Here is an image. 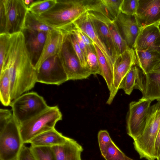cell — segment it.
<instances>
[{
  "label": "cell",
  "instance_id": "29",
  "mask_svg": "<svg viewBox=\"0 0 160 160\" xmlns=\"http://www.w3.org/2000/svg\"><path fill=\"white\" fill-rule=\"evenodd\" d=\"M57 0H36L28 7V10L36 15H40L49 10L57 2Z\"/></svg>",
  "mask_w": 160,
  "mask_h": 160
},
{
  "label": "cell",
  "instance_id": "24",
  "mask_svg": "<svg viewBox=\"0 0 160 160\" xmlns=\"http://www.w3.org/2000/svg\"><path fill=\"white\" fill-rule=\"evenodd\" d=\"M101 17L107 25L119 55L129 48L122 37L115 20H111L102 14Z\"/></svg>",
  "mask_w": 160,
  "mask_h": 160
},
{
  "label": "cell",
  "instance_id": "14",
  "mask_svg": "<svg viewBox=\"0 0 160 160\" xmlns=\"http://www.w3.org/2000/svg\"><path fill=\"white\" fill-rule=\"evenodd\" d=\"M160 24H154L141 29L135 43V51L149 50L160 52Z\"/></svg>",
  "mask_w": 160,
  "mask_h": 160
},
{
  "label": "cell",
  "instance_id": "27",
  "mask_svg": "<svg viewBox=\"0 0 160 160\" xmlns=\"http://www.w3.org/2000/svg\"><path fill=\"white\" fill-rule=\"evenodd\" d=\"M87 68L91 74L100 75V70L97 54L92 45L87 46Z\"/></svg>",
  "mask_w": 160,
  "mask_h": 160
},
{
  "label": "cell",
  "instance_id": "22",
  "mask_svg": "<svg viewBox=\"0 0 160 160\" xmlns=\"http://www.w3.org/2000/svg\"><path fill=\"white\" fill-rule=\"evenodd\" d=\"M137 64L145 74L152 71L160 62V52L147 50L135 51Z\"/></svg>",
  "mask_w": 160,
  "mask_h": 160
},
{
  "label": "cell",
  "instance_id": "2",
  "mask_svg": "<svg viewBox=\"0 0 160 160\" xmlns=\"http://www.w3.org/2000/svg\"><path fill=\"white\" fill-rule=\"evenodd\" d=\"M47 11L36 15L41 22L54 29L65 30L84 13L92 11L93 0H57Z\"/></svg>",
  "mask_w": 160,
  "mask_h": 160
},
{
  "label": "cell",
  "instance_id": "39",
  "mask_svg": "<svg viewBox=\"0 0 160 160\" xmlns=\"http://www.w3.org/2000/svg\"><path fill=\"white\" fill-rule=\"evenodd\" d=\"M18 160H36L30 150L29 147L23 145Z\"/></svg>",
  "mask_w": 160,
  "mask_h": 160
},
{
  "label": "cell",
  "instance_id": "28",
  "mask_svg": "<svg viewBox=\"0 0 160 160\" xmlns=\"http://www.w3.org/2000/svg\"><path fill=\"white\" fill-rule=\"evenodd\" d=\"M139 68L137 64L133 66L124 79L122 89L128 95H130L134 89Z\"/></svg>",
  "mask_w": 160,
  "mask_h": 160
},
{
  "label": "cell",
  "instance_id": "40",
  "mask_svg": "<svg viewBox=\"0 0 160 160\" xmlns=\"http://www.w3.org/2000/svg\"><path fill=\"white\" fill-rule=\"evenodd\" d=\"M75 27L76 28L79 35L85 43L86 46L92 45L94 42L91 38L82 30L76 26Z\"/></svg>",
  "mask_w": 160,
  "mask_h": 160
},
{
  "label": "cell",
  "instance_id": "20",
  "mask_svg": "<svg viewBox=\"0 0 160 160\" xmlns=\"http://www.w3.org/2000/svg\"><path fill=\"white\" fill-rule=\"evenodd\" d=\"M51 148L56 160H82V147L72 138H68L63 145Z\"/></svg>",
  "mask_w": 160,
  "mask_h": 160
},
{
  "label": "cell",
  "instance_id": "34",
  "mask_svg": "<svg viewBox=\"0 0 160 160\" xmlns=\"http://www.w3.org/2000/svg\"><path fill=\"white\" fill-rule=\"evenodd\" d=\"M139 0H123L121 4V12L126 15H135Z\"/></svg>",
  "mask_w": 160,
  "mask_h": 160
},
{
  "label": "cell",
  "instance_id": "21",
  "mask_svg": "<svg viewBox=\"0 0 160 160\" xmlns=\"http://www.w3.org/2000/svg\"><path fill=\"white\" fill-rule=\"evenodd\" d=\"M68 138L54 128L35 136L31 139L28 143L34 147H52L63 145Z\"/></svg>",
  "mask_w": 160,
  "mask_h": 160
},
{
  "label": "cell",
  "instance_id": "12",
  "mask_svg": "<svg viewBox=\"0 0 160 160\" xmlns=\"http://www.w3.org/2000/svg\"><path fill=\"white\" fill-rule=\"evenodd\" d=\"M134 89L141 91L142 99L160 101V72L152 71L145 74L140 68Z\"/></svg>",
  "mask_w": 160,
  "mask_h": 160
},
{
  "label": "cell",
  "instance_id": "26",
  "mask_svg": "<svg viewBox=\"0 0 160 160\" xmlns=\"http://www.w3.org/2000/svg\"><path fill=\"white\" fill-rule=\"evenodd\" d=\"M24 29L32 31L45 32H47L56 29L40 21L35 15L29 11L27 12L25 18Z\"/></svg>",
  "mask_w": 160,
  "mask_h": 160
},
{
  "label": "cell",
  "instance_id": "33",
  "mask_svg": "<svg viewBox=\"0 0 160 160\" xmlns=\"http://www.w3.org/2000/svg\"><path fill=\"white\" fill-rule=\"evenodd\" d=\"M98 138L100 151L104 158L108 147L112 141L106 130H100L98 133Z\"/></svg>",
  "mask_w": 160,
  "mask_h": 160
},
{
  "label": "cell",
  "instance_id": "42",
  "mask_svg": "<svg viewBox=\"0 0 160 160\" xmlns=\"http://www.w3.org/2000/svg\"><path fill=\"white\" fill-rule=\"evenodd\" d=\"M152 71L160 72V62L154 67Z\"/></svg>",
  "mask_w": 160,
  "mask_h": 160
},
{
  "label": "cell",
  "instance_id": "10",
  "mask_svg": "<svg viewBox=\"0 0 160 160\" xmlns=\"http://www.w3.org/2000/svg\"><path fill=\"white\" fill-rule=\"evenodd\" d=\"M137 64L135 52L129 48L119 55L113 64V82L110 95L106 103L110 104L118 90L122 89L124 79L132 67Z\"/></svg>",
  "mask_w": 160,
  "mask_h": 160
},
{
  "label": "cell",
  "instance_id": "23",
  "mask_svg": "<svg viewBox=\"0 0 160 160\" xmlns=\"http://www.w3.org/2000/svg\"><path fill=\"white\" fill-rule=\"evenodd\" d=\"M93 45L95 49L98 60L100 70V75L104 79L110 91L113 82L112 66L107 60L99 48L94 43Z\"/></svg>",
  "mask_w": 160,
  "mask_h": 160
},
{
  "label": "cell",
  "instance_id": "35",
  "mask_svg": "<svg viewBox=\"0 0 160 160\" xmlns=\"http://www.w3.org/2000/svg\"><path fill=\"white\" fill-rule=\"evenodd\" d=\"M123 0H102L112 16L115 19L120 13V8Z\"/></svg>",
  "mask_w": 160,
  "mask_h": 160
},
{
  "label": "cell",
  "instance_id": "25",
  "mask_svg": "<svg viewBox=\"0 0 160 160\" xmlns=\"http://www.w3.org/2000/svg\"><path fill=\"white\" fill-rule=\"evenodd\" d=\"M0 99L4 106H10L12 102L10 81L8 69L5 66L0 72Z\"/></svg>",
  "mask_w": 160,
  "mask_h": 160
},
{
  "label": "cell",
  "instance_id": "7",
  "mask_svg": "<svg viewBox=\"0 0 160 160\" xmlns=\"http://www.w3.org/2000/svg\"><path fill=\"white\" fill-rule=\"evenodd\" d=\"M19 123L13 115L0 129V160H18L24 144L20 131Z\"/></svg>",
  "mask_w": 160,
  "mask_h": 160
},
{
  "label": "cell",
  "instance_id": "13",
  "mask_svg": "<svg viewBox=\"0 0 160 160\" xmlns=\"http://www.w3.org/2000/svg\"><path fill=\"white\" fill-rule=\"evenodd\" d=\"M135 16L141 28L160 24V0H139Z\"/></svg>",
  "mask_w": 160,
  "mask_h": 160
},
{
  "label": "cell",
  "instance_id": "9",
  "mask_svg": "<svg viewBox=\"0 0 160 160\" xmlns=\"http://www.w3.org/2000/svg\"><path fill=\"white\" fill-rule=\"evenodd\" d=\"M68 33L58 56L68 80L86 79L89 77L91 74L82 65L68 38Z\"/></svg>",
  "mask_w": 160,
  "mask_h": 160
},
{
  "label": "cell",
  "instance_id": "19",
  "mask_svg": "<svg viewBox=\"0 0 160 160\" xmlns=\"http://www.w3.org/2000/svg\"><path fill=\"white\" fill-rule=\"evenodd\" d=\"M74 25L85 33L99 48L109 63L112 66V59L107 48L99 38L87 12L84 13L73 23Z\"/></svg>",
  "mask_w": 160,
  "mask_h": 160
},
{
  "label": "cell",
  "instance_id": "31",
  "mask_svg": "<svg viewBox=\"0 0 160 160\" xmlns=\"http://www.w3.org/2000/svg\"><path fill=\"white\" fill-rule=\"evenodd\" d=\"M10 35L0 34V72L2 70L9 47Z\"/></svg>",
  "mask_w": 160,
  "mask_h": 160
},
{
  "label": "cell",
  "instance_id": "43",
  "mask_svg": "<svg viewBox=\"0 0 160 160\" xmlns=\"http://www.w3.org/2000/svg\"><path fill=\"white\" fill-rule=\"evenodd\" d=\"M125 160H133V159H132L127 157L126 155L125 156Z\"/></svg>",
  "mask_w": 160,
  "mask_h": 160
},
{
  "label": "cell",
  "instance_id": "17",
  "mask_svg": "<svg viewBox=\"0 0 160 160\" xmlns=\"http://www.w3.org/2000/svg\"><path fill=\"white\" fill-rule=\"evenodd\" d=\"M68 33L57 29L47 32L42 52L35 67L36 70L46 59L58 55Z\"/></svg>",
  "mask_w": 160,
  "mask_h": 160
},
{
  "label": "cell",
  "instance_id": "8",
  "mask_svg": "<svg viewBox=\"0 0 160 160\" xmlns=\"http://www.w3.org/2000/svg\"><path fill=\"white\" fill-rule=\"evenodd\" d=\"M152 101L141 98L129 104L126 123L128 135L135 140L139 137L144 129Z\"/></svg>",
  "mask_w": 160,
  "mask_h": 160
},
{
  "label": "cell",
  "instance_id": "4",
  "mask_svg": "<svg viewBox=\"0 0 160 160\" xmlns=\"http://www.w3.org/2000/svg\"><path fill=\"white\" fill-rule=\"evenodd\" d=\"M28 11L23 0H0V34L22 32Z\"/></svg>",
  "mask_w": 160,
  "mask_h": 160
},
{
  "label": "cell",
  "instance_id": "1",
  "mask_svg": "<svg viewBox=\"0 0 160 160\" xmlns=\"http://www.w3.org/2000/svg\"><path fill=\"white\" fill-rule=\"evenodd\" d=\"M4 66L8 70L12 101L34 87L37 82V70L26 48L22 32L10 35Z\"/></svg>",
  "mask_w": 160,
  "mask_h": 160
},
{
  "label": "cell",
  "instance_id": "5",
  "mask_svg": "<svg viewBox=\"0 0 160 160\" xmlns=\"http://www.w3.org/2000/svg\"><path fill=\"white\" fill-rule=\"evenodd\" d=\"M62 119V114L57 106H49L32 118L21 124L19 128L24 144L38 135L55 128L56 123Z\"/></svg>",
  "mask_w": 160,
  "mask_h": 160
},
{
  "label": "cell",
  "instance_id": "3",
  "mask_svg": "<svg viewBox=\"0 0 160 160\" xmlns=\"http://www.w3.org/2000/svg\"><path fill=\"white\" fill-rule=\"evenodd\" d=\"M160 129V101L149 108L144 129L141 135L134 140L135 150L140 158L155 160L154 145L158 133Z\"/></svg>",
  "mask_w": 160,
  "mask_h": 160
},
{
  "label": "cell",
  "instance_id": "15",
  "mask_svg": "<svg viewBox=\"0 0 160 160\" xmlns=\"http://www.w3.org/2000/svg\"><path fill=\"white\" fill-rule=\"evenodd\" d=\"M87 12L97 33L107 48L114 62L119 55L107 25L102 18L101 13L93 11Z\"/></svg>",
  "mask_w": 160,
  "mask_h": 160
},
{
  "label": "cell",
  "instance_id": "41",
  "mask_svg": "<svg viewBox=\"0 0 160 160\" xmlns=\"http://www.w3.org/2000/svg\"><path fill=\"white\" fill-rule=\"evenodd\" d=\"M154 151L155 156L157 159L160 156V129L156 138Z\"/></svg>",
  "mask_w": 160,
  "mask_h": 160
},
{
  "label": "cell",
  "instance_id": "6",
  "mask_svg": "<svg viewBox=\"0 0 160 160\" xmlns=\"http://www.w3.org/2000/svg\"><path fill=\"white\" fill-rule=\"evenodd\" d=\"M13 115L21 124L38 115L49 106L44 98L35 92L24 93L12 101Z\"/></svg>",
  "mask_w": 160,
  "mask_h": 160
},
{
  "label": "cell",
  "instance_id": "44",
  "mask_svg": "<svg viewBox=\"0 0 160 160\" xmlns=\"http://www.w3.org/2000/svg\"><path fill=\"white\" fill-rule=\"evenodd\" d=\"M157 160H160V156L157 159Z\"/></svg>",
  "mask_w": 160,
  "mask_h": 160
},
{
  "label": "cell",
  "instance_id": "32",
  "mask_svg": "<svg viewBox=\"0 0 160 160\" xmlns=\"http://www.w3.org/2000/svg\"><path fill=\"white\" fill-rule=\"evenodd\" d=\"M125 156L112 141L108 147L104 158L105 160H125Z\"/></svg>",
  "mask_w": 160,
  "mask_h": 160
},
{
  "label": "cell",
  "instance_id": "37",
  "mask_svg": "<svg viewBox=\"0 0 160 160\" xmlns=\"http://www.w3.org/2000/svg\"><path fill=\"white\" fill-rule=\"evenodd\" d=\"M69 32L71 33L74 37L78 44L82 50L85 60L86 62L87 54V46L80 37L76 28L73 24Z\"/></svg>",
  "mask_w": 160,
  "mask_h": 160
},
{
  "label": "cell",
  "instance_id": "16",
  "mask_svg": "<svg viewBox=\"0 0 160 160\" xmlns=\"http://www.w3.org/2000/svg\"><path fill=\"white\" fill-rule=\"evenodd\" d=\"M123 38L129 48L134 49L135 43L141 28L135 15L121 12L115 20Z\"/></svg>",
  "mask_w": 160,
  "mask_h": 160
},
{
  "label": "cell",
  "instance_id": "36",
  "mask_svg": "<svg viewBox=\"0 0 160 160\" xmlns=\"http://www.w3.org/2000/svg\"><path fill=\"white\" fill-rule=\"evenodd\" d=\"M68 36L72 44L74 51L82 65L83 67L86 68L88 71L87 68V63L84 59L82 52L78 44L74 37L72 35L70 32L68 33Z\"/></svg>",
  "mask_w": 160,
  "mask_h": 160
},
{
  "label": "cell",
  "instance_id": "30",
  "mask_svg": "<svg viewBox=\"0 0 160 160\" xmlns=\"http://www.w3.org/2000/svg\"><path fill=\"white\" fill-rule=\"evenodd\" d=\"M29 148L36 160H56L51 147L31 146Z\"/></svg>",
  "mask_w": 160,
  "mask_h": 160
},
{
  "label": "cell",
  "instance_id": "11",
  "mask_svg": "<svg viewBox=\"0 0 160 160\" xmlns=\"http://www.w3.org/2000/svg\"><path fill=\"white\" fill-rule=\"evenodd\" d=\"M37 82L59 85L68 81L58 55L45 61L37 70Z\"/></svg>",
  "mask_w": 160,
  "mask_h": 160
},
{
  "label": "cell",
  "instance_id": "18",
  "mask_svg": "<svg viewBox=\"0 0 160 160\" xmlns=\"http://www.w3.org/2000/svg\"><path fill=\"white\" fill-rule=\"evenodd\" d=\"M22 32L24 35L26 48L35 68L42 52L47 32L25 29Z\"/></svg>",
  "mask_w": 160,
  "mask_h": 160
},
{
  "label": "cell",
  "instance_id": "38",
  "mask_svg": "<svg viewBox=\"0 0 160 160\" xmlns=\"http://www.w3.org/2000/svg\"><path fill=\"white\" fill-rule=\"evenodd\" d=\"M13 116L12 111L7 109H0V129L3 127Z\"/></svg>",
  "mask_w": 160,
  "mask_h": 160
}]
</instances>
